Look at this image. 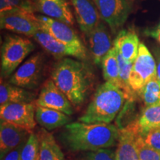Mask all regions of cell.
<instances>
[{"instance_id": "6da1fadb", "label": "cell", "mask_w": 160, "mask_h": 160, "mask_svg": "<svg viewBox=\"0 0 160 160\" xmlns=\"http://www.w3.org/2000/svg\"><path fill=\"white\" fill-rule=\"evenodd\" d=\"M119 136V130L111 124H88L79 121L66 125L62 137L71 151H94L114 146Z\"/></svg>"}, {"instance_id": "7a4b0ae2", "label": "cell", "mask_w": 160, "mask_h": 160, "mask_svg": "<svg viewBox=\"0 0 160 160\" xmlns=\"http://www.w3.org/2000/svg\"><path fill=\"white\" fill-rule=\"evenodd\" d=\"M51 79L73 106L85 102L92 85V73L88 65L68 57L55 64Z\"/></svg>"}, {"instance_id": "3957f363", "label": "cell", "mask_w": 160, "mask_h": 160, "mask_svg": "<svg viewBox=\"0 0 160 160\" xmlns=\"http://www.w3.org/2000/svg\"><path fill=\"white\" fill-rule=\"evenodd\" d=\"M128 97L122 89L106 82L98 87L92 101L79 121L88 124H111L122 109ZM130 102V101H129Z\"/></svg>"}, {"instance_id": "277c9868", "label": "cell", "mask_w": 160, "mask_h": 160, "mask_svg": "<svg viewBox=\"0 0 160 160\" xmlns=\"http://www.w3.org/2000/svg\"><path fill=\"white\" fill-rule=\"evenodd\" d=\"M34 48V45L27 38L7 36L1 48L2 76L9 77Z\"/></svg>"}, {"instance_id": "5b68a950", "label": "cell", "mask_w": 160, "mask_h": 160, "mask_svg": "<svg viewBox=\"0 0 160 160\" xmlns=\"http://www.w3.org/2000/svg\"><path fill=\"white\" fill-rule=\"evenodd\" d=\"M154 79H157V62L148 48L140 43L130 74L129 85L133 91L139 94L146 84Z\"/></svg>"}, {"instance_id": "8992f818", "label": "cell", "mask_w": 160, "mask_h": 160, "mask_svg": "<svg viewBox=\"0 0 160 160\" xmlns=\"http://www.w3.org/2000/svg\"><path fill=\"white\" fill-rule=\"evenodd\" d=\"M2 28L26 37H34L40 30L34 12L14 10L0 14Z\"/></svg>"}, {"instance_id": "52a82bcc", "label": "cell", "mask_w": 160, "mask_h": 160, "mask_svg": "<svg viewBox=\"0 0 160 160\" xmlns=\"http://www.w3.org/2000/svg\"><path fill=\"white\" fill-rule=\"evenodd\" d=\"M35 102L29 103H7L0 107L1 120L31 132L37 125Z\"/></svg>"}, {"instance_id": "ba28073f", "label": "cell", "mask_w": 160, "mask_h": 160, "mask_svg": "<svg viewBox=\"0 0 160 160\" xmlns=\"http://www.w3.org/2000/svg\"><path fill=\"white\" fill-rule=\"evenodd\" d=\"M37 18L40 29L65 45L87 54L85 47L71 25L43 15H37Z\"/></svg>"}, {"instance_id": "9c48e42d", "label": "cell", "mask_w": 160, "mask_h": 160, "mask_svg": "<svg viewBox=\"0 0 160 160\" xmlns=\"http://www.w3.org/2000/svg\"><path fill=\"white\" fill-rule=\"evenodd\" d=\"M43 59L40 53L31 56L11 76L9 82L25 89H35L42 76Z\"/></svg>"}, {"instance_id": "30bf717a", "label": "cell", "mask_w": 160, "mask_h": 160, "mask_svg": "<svg viewBox=\"0 0 160 160\" xmlns=\"http://www.w3.org/2000/svg\"><path fill=\"white\" fill-rule=\"evenodd\" d=\"M100 18L113 33L125 23L131 11L128 0H94Z\"/></svg>"}, {"instance_id": "8fae6325", "label": "cell", "mask_w": 160, "mask_h": 160, "mask_svg": "<svg viewBox=\"0 0 160 160\" xmlns=\"http://www.w3.org/2000/svg\"><path fill=\"white\" fill-rule=\"evenodd\" d=\"M35 103L36 105L57 110L68 116L73 113V105L55 85L52 79L46 80L44 83Z\"/></svg>"}, {"instance_id": "7c38bea8", "label": "cell", "mask_w": 160, "mask_h": 160, "mask_svg": "<svg viewBox=\"0 0 160 160\" xmlns=\"http://www.w3.org/2000/svg\"><path fill=\"white\" fill-rule=\"evenodd\" d=\"M141 134L137 120L119 129L117 148L116 151L117 160H139L137 139Z\"/></svg>"}, {"instance_id": "4fadbf2b", "label": "cell", "mask_w": 160, "mask_h": 160, "mask_svg": "<svg viewBox=\"0 0 160 160\" xmlns=\"http://www.w3.org/2000/svg\"><path fill=\"white\" fill-rule=\"evenodd\" d=\"M34 12L69 25L74 23L70 4L67 0H32Z\"/></svg>"}, {"instance_id": "5bb4252c", "label": "cell", "mask_w": 160, "mask_h": 160, "mask_svg": "<svg viewBox=\"0 0 160 160\" xmlns=\"http://www.w3.org/2000/svg\"><path fill=\"white\" fill-rule=\"evenodd\" d=\"M74 8V14L81 31L88 37L100 23L97 5L91 0H70Z\"/></svg>"}, {"instance_id": "9a60e30c", "label": "cell", "mask_w": 160, "mask_h": 160, "mask_svg": "<svg viewBox=\"0 0 160 160\" xmlns=\"http://www.w3.org/2000/svg\"><path fill=\"white\" fill-rule=\"evenodd\" d=\"M33 38L46 51L48 52L50 54L54 57L56 59L72 57L81 60H85L87 58V54L58 41L41 29L36 33Z\"/></svg>"}, {"instance_id": "2e32d148", "label": "cell", "mask_w": 160, "mask_h": 160, "mask_svg": "<svg viewBox=\"0 0 160 160\" xmlns=\"http://www.w3.org/2000/svg\"><path fill=\"white\" fill-rule=\"evenodd\" d=\"M31 132L1 120L0 125V156L8 153L27 141Z\"/></svg>"}, {"instance_id": "e0dca14e", "label": "cell", "mask_w": 160, "mask_h": 160, "mask_svg": "<svg viewBox=\"0 0 160 160\" xmlns=\"http://www.w3.org/2000/svg\"><path fill=\"white\" fill-rule=\"evenodd\" d=\"M88 37L93 62L96 65H99L103 58L113 47L108 31L103 23L100 22Z\"/></svg>"}, {"instance_id": "ac0fdd59", "label": "cell", "mask_w": 160, "mask_h": 160, "mask_svg": "<svg viewBox=\"0 0 160 160\" xmlns=\"http://www.w3.org/2000/svg\"><path fill=\"white\" fill-rule=\"evenodd\" d=\"M139 39L133 31H121L114 40L113 46L126 62L133 63L138 56Z\"/></svg>"}, {"instance_id": "d6986e66", "label": "cell", "mask_w": 160, "mask_h": 160, "mask_svg": "<svg viewBox=\"0 0 160 160\" xmlns=\"http://www.w3.org/2000/svg\"><path fill=\"white\" fill-rule=\"evenodd\" d=\"M35 119L40 126L48 131L68 125L71 120L62 112L39 105L36 106Z\"/></svg>"}, {"instance_id": "ffe728a7", "label": "cell", "mask_w": 160, "mask_h": 160, "mask_svg": "<svg viewBox=\"0 0 160 160\" xmlns=\"http://www.w3.org/2000/svg\"><path fill=\"white\" fill-rule=\"evenodd\" d=\"M36 94L33 92L10 82H3L1 79L0 85V105L7 103H29L35 102Z\"/></svg>"}, {"instance_id": "44dd1931", "label": "cell", "mask_w": 160, "mask_h": 160, "mask_svg": "<svg viewBox=\"0 0 160 160\" xmlns=\"http://www.w3.org/2000/svg\"><path fill=\"white\" fill-rule=\"evenodd\" d=\"M37 137L40 145L39 160H65L62 151L51 133L42 129Z\"/></svg>"}, {"instance_id": "7402d4cb", "label": "cell", "mask_w": 160, "mask_h": 160, "mask_svg": "<svg viewBox=\"0 0 160 160\" xmlns=\"http://www.w3.org/2000/svg\"><path fill=\"white\" fill-rule=\"evenodd\" d=\"M103 77L106 82H109L121 88L119 79V68L118 63L117 50L113 46L102 59L101 62Z\"/></svg>"}, {"instance_id": "603a6c76", "label": "cell", "mask_w": 160, "mask_h": 160, "mask_svg": "<svg viewBox=\"0 0 160 160\" xmlns=\"http://www.w3.org/2000/svg\"><path fill=\"white\" fill-rule=\"evenodd\" d=\"M137 122L142 135L160 128V102L145 107Z\"/></svg>"}, {"instance_id": "cb8c5ba5", "label": "cell", "mask_w": 160, "mask_h": 160, "mask_svg": "<svg viewBox=\"0 0 160 160\" xmlns=\"http://www.w3.org/2000/svg\"><path fill=\"white\" fill-rule=\"evenodd\" d=\"M139 94L145 107L160 102V82L157 79L151 80Z\"/></svg>"}, {"instance_id": "d4e9b609", "label": "cell", "mask_w": 160, "mask_h": 160, "mask_svg": "<svg viewBox=\"0 0 160 160\" xmlns=\"http://www.w3.org/2000/svg\"><path fill=\"white\" fill-rule=\"evenodd\" d=\"M39 151L40 145L39 138L37 134L31 133L22 149V159L39 160Z\"/></svg>"}, {"instance_id": "484cf974", "label": "cell", "mask_w": 160, "mask_h": 160, "mask_svg": "<svg viewBox=\"0 0 160 160\" xmlns=\"http://www.w3.org/2000/svg\"><path fill=\"white\" fill-rule=\"evenodd\" d=\"M14 10L34 12L32 0H0V14Z\"/></svg>"}, {"instance_id": "4316f807", "label": "cell", "mask_w": 160, "mask_h": 160, "mask_svg": "<svg viewBox=\"0 0 160 160\" xmlns=\"http://www.w3.org/2000/svg\"><path fill=\"white\" fill-rule=\"evenodd\" d=\"M137 145L139 160H160V151L146 145L142 134L138 136Z\"/></svg>"}, {"instance_id": "83f0119b", "label": "cell", "mask_w": 160, "mask_h": 160, "mask_svg": "<svg viewBox=\"0 0 160 160\" xmlns=\"http://www.w3.org/2000/svg\"><path fill=\"white\" fill-rule=\"evenodd\" d=\"M142 136L146 145L160 151V128L150 130Z\"/></svg>"}, {"instance_id": "f1b7e54d", "label": "cell", "mask_w": 160, "mask_h": 160, "mask_svg": "<svg viewBox=\"0 0 160 160\" xmlns=\"http://www.w3.org/2000/svg\"><path fill=\"white\" fill-rule=\"evenodd\" d=\"M86 160H117L116 153L111 149L102 148L88 153Z\"/></svg>"}, {"instance_id": "f546056e", "label": "cell", "mask_w": 160, "mask_h": 160, "mask_svg": "<svg viewBox=\"0 0 160 160\" xmlns=\"http://www.w3.org/2000/svg\"><path fill=\"white\" fill-rule=\"evenodd\" d=\"M25 143L22 144L19 147L16 148L15 149L8 152L5 156H4L2 158H1V160H22L21 157V152Z\"/></svg>"}, {"instance_id": "4dcf8cb0", "label": "cell", "mask_w": 160, "mask_h": 160, "mask_svg": "<svg viewBox=\"0 0 160 160\" xmlns=\"http://www.w3.org/2000/svg\"><path fill=\"white\" fill-rule=\"evenodd\" d=\"M157 79L160 82V52H157Z\"/></svg>"}, {"instance_id": "1f68e13d", "label": "cell", "mask_w": 160, "mask_h": 160, "mask_svg": "<svg viewBox=\"0 0 160 160\" xmlns=\"http://www.w3.org/2000/svg\"><path fill=\"white\" fill-rule=\"evenodd\" d=\"M159 32H160V22H159V25H158L157 27L154 28H153V29H152L151 31L149 32L148 34L150 36H151V37H155L156 35H157V33H159Z\"/></svg>"}, {"instance_id": "d6a6232c", "label": "cell", "mask_w": 160, "mask_h": 160, "mask_svg": "<svg viewBox=\"0 0 160 160\" xmlns=\"http://www.w3.org/2000/svg\"><path fill=\"white\" fill-rule=\"evenodd\" d=\"M154 38H156V39H157L158 41H159V42H160V32H159V33H158L156 35V37Z\"/></svg>"}]
</instances>
